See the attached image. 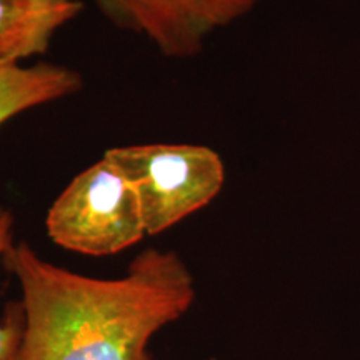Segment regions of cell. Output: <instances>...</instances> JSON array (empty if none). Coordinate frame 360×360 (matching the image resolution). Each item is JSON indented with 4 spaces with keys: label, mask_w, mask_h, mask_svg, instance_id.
<instances>
[{
    "label": "cell",
    "mask_w": 360,
    "mask_h": 360,
    "mask_svg": "<svg viewBox=\"0 0 360 360\" xmlns=\"http://www.w3.org/2000/svg\"><path fill=\"white\" fill-rule=\"evenodd\" d=\"M2 264L20 289L22 340L13 360H157L150 340L195 302L182 255L148 247L120 277L84 276L13 242Z\"/></svg>",
    "instance_id": "6da1fadb"
},
{
    "label": "cell",
    "mask_w": 360,
    "mask_h": 360,
    "mask_svg": "<svg viewBox=\"0 0 360 360\" xmlns=\"http://www.w3.org/2000/svg\"><path fill=\"white\" fill-rule=\"evenodd\" d=\"M45 231L56 245L89 257L117 255L148 236L137 192L105 155L58 193Z\"/></svg>",
    "instance_id": "7a4b0ae2"
},
{
    "label": "cell",
    "mask_w": 360,
    "mask_h": 360,
    "mask_svg": "<svg viewBox=\"0 0 360 360\" xmlns=\"http://www.w3.org/2000/svg\"><path fill=\"white\" fill-rule=\"evenodd\" d=\"M137 192L148 236H159L204 209L222 192L225 165L197 143H139L103 152Z\"/></svg>",
    "instance_id": "3957f363"
},
{
    "label": "cell",
    "mask_w": 360,
    "mask_h": 360,
    "mask_svg": "<svg viewBox=\"0 0 360 360\" xmlns=\"http://www.w3.org/2000/svg\"><path fill=\"white\" fill-rule=\"evenodd\" d=\"M262 0H92L119 29L146 39L169 58H191L215 32L254 11Z\"/></svg>",
    "instance_id": "277c9868"
},
{
    "label": "cell",
    "mask_w": 360,
    "mask_h": 360,
    "mask_svg": "<svg viewBox=\"0 0 360 360\" xmlns=\"http://www.w3.org/2000/svg\"><path fill=\"white\" fill-rule=\"evenodd\" d=\"M82 8L80 0H0V67L24 65L47 53Z\"/></svg>",
    "instance_id": "5b68a950"
},
{
    "label": "cell",
    "mask_w": 360,
    "mask_h": 360,
    "mask_svg": "<svg viewBox=\"0 0 360 360\" xmlns=\"http://www.w3.org/2000/svg\"><path fill=\"white\" fill-rule=\"evenodd\" d=\"M82 89L77 70L53 62L0 67V127L27 110L74 96Z\"/></svg>",
    "instance_id": "8992f818"
},
{
    "label": "cell",
    "mask_w": 360,
    "mask_h": 360,
    "mask_svg": "<svg viewBox=\"0 0 360 360\" xmlns=\"http://www.w3.org/2000/svg\"><path fill=\"white\" fill-rule=\"evenodd\" d=\"M13 214L0 205V264L8 247L13 244ZM24 330V317L19 302L7 304L6 315L0 321V360H13L19 350Z\"/></svg>",
    "instance_id": "52a82bcc"
},
{
    "label": "cell",
    "mask_w": 360,
    "mask_h": 360,
    "mask_svg": "<svg viewBox=\"0 0 360 360\" xmlns=\"http://www.w3.org/2000/svg\"><path fill=\"white\" fill-rule=\"evenodd\" d=\"M202 360H217V359H202Z\"/></svg>",
    "instance_id": "ba28073f"
}]
</instances>
